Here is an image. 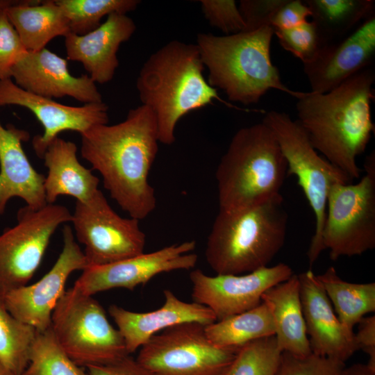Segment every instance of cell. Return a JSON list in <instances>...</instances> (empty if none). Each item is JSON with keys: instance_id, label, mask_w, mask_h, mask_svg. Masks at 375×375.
Segmentation results:
<instances>
[{"instance_id": "6da1fadb", "label": "cell", "mask_w": 375, "mask_h": 375, "mask_svg": "<svg viewBox=\"0 0 375 375\" xmlns=\"http://www.w3.org/2000/svg\"><path fill=\"white\" fill-rule=\"evenodd\" d=\"M81 153L102 177L103 186L131 217L142 220L156 207L149 182L158 151L156 116L144 105L116 124H99L81 135Z\"/></svg>"}, {"instance_id": "d590c367", "label": "cell", "mask_w": 375, "mask_h": 375, "mask_svg": "<svg viewBox=\"0 0 375 375\" xmlns=\"http://www.w3.org/2000/svg\"><path fill=\"white\" fill-rule=\"evenodd\" d=\"M6 7L0 10V81L11 78L12 68L27 51L6 15Z\"/></svg>"}, {"instance_id": "8fae6325", "label": "cell", "mask_w": 375, "mask_h": 375, "mask_svg": "<svg viewBox=\"0 0 375 375\" xmlns=\"http://www.w3.org/2000/svg\"><path fill=\"white\" fill-rule=\"evenodd\" d=\"M69 209L56 203L20 208L17 223L0 234V301L28 285L38 270L56 229L71 222Z\"/></svg>"}, {"instance_id": "ffe728a7", "label": "cell", "mask_w": 375, "mask_h": 375, "mask_svg": "<svg viewBox=\"0 0 375 375\" xmlns=\"http://www.w3.org/2000/svg\"><path fill=\"white\" fill-rule=\"evenodd\" d=\"M165 301L154 310L137 312L112 304L108 312L124 338L129 354L143 346L152 336L175 325L195 322L204 326L217 321L207 307L195 302H185L172 291H163Z\"/></svg>"}, {"instance_id": "b9f144b4", "label": "cell", "mask_w": 375, "mask_h": 375, "mask_svg": "<svg viewBox=\"0 0 375 375\" xmlns=\"http://www.w3.org/2000/svg\"><path fill=\"white\" fill-rule=\"evenodd\" d=\"M0 375H13L5 366L0 362Z\"/></svg>"}, {"instance_id": "f1b7e54d", "label": "cell", "mask_w": 375, "mask_h": 375, "mask_svg": "<svg viewBox=\"0 0 375 375\" xmlns=\"http://www.w3.org/2000/svg\"><path fill=\"white\" fill-rule=\"evenodd\" d=\"M37 332L12 316L0 301V362L13 375H21L27 367Z\"/></svg>"}, {"instance_id": "2e32d148", "label": "cell", "mask_w": 375, "mask_h": 375, "mask_svg": "<svg viewBox=\"0 0 375 375\" xmlns=\"http://www.w3.org/2000/svg\"><path fill=\"white\" fill-rule=\"evenodd\" d=\"M24 107L36 117L44 128L42 135L32 139L35 154L42 158L49 144L63 131L80 135L94 126L108 123V106L103 101L70 106L29 92L17 85L12 78L0 81V106Z\"/></svg>"}, {"instance_id": "7402d4cb", "label": "cell", "mask_w": 375, "mask_h": 375, "mask_svg": "<svg viewBox=\"0 0 375 375\" xmlns=\"http://www.w3.org/2000/svg\"><path fill=\"white\" fill-rule=\"evenodd\" d=\"M30 139L28 131L14 125L3 126L0 121V216L14 197L39 209L46 206L45 176L32 166L22 147Z\"/></svg>"}, {"instance_id": "7c38bea8", "label": "cell", "mask_w": 375, "mask_h": 375, "mask_svg": "<svg viewBox=\"0 0 375 375\" xmlns=\"http://www.w3.org/2000/svg\"><path fill=\"white\" fill-rule=\"evenodd\" d=\"M139 222L119 215L100 190L87 202L76 201L71 219L74 236L84 246L88 267L143 253L146 235Z\"/></svg>"}, {"instance_id": "277c9868", "label": "cell", "mask_w": 375, "mask_h": 375, "mask_svg": "<svg viewBox=\"0 0 375 375\" xmlns=\"http://www.w3.org/2000/svg\"><path fill=\"white\" fill-rule=\"evenodd\" d=\"M274 29L265 26L254 31L215 35L199 33L196 45L208 72L209 85L221 89L229 101L256 104L271 89L297 99L306 92L288 88L273 65L270 47Z\"/></svg>"}, {"instance_id": "d6986e66", "label": "cell", "mask_w": 375, "mask_h": 375, "mask_svg": "<svg viewBox=\"0 0 375 375\" xmlns=\"http://www.w3.org/2000/svg\"><path fill=\"white\" fill-rule=\"evenodd\" d=\"M306 333L312 353L344 362L358 349L354 334L335 314L316 275L308 270L298 275Z\"/></svg>"}, {"instance_id": "ab89813d", "label": "cell", "mask_w": 375, "mask_h": 375, "mask_svg": "<svg viewBox=\"0 0 375 375\" xmlns=\"http://www.w3.org/2000/svg\"><path fill=\"white\" fill-rule=\"evenodd\" d=\"M358 324V332L354 334L357 349L369 356L367 365L375 370V316L364 317Z\"/></svg>"}, {"instance_id": "ac0fdd59", "label": "cell", "mask_w": 375, "mask_h": 375, "mask_svg": "<svg viewBox=\"0 0 375 375\" xmlns=\"http://www.w3.org/2000/svg\"><path fill=\"white\" fill-rule=\"evenodd\" d=\"M12 78L19 88L49 99L68 96L84 104L103 101L88 75L74 76L67 60L47 48L26 51L12 68Z\"/></svg>"}, {"instance_id": "e0dca14e", "label": "cell", "mask_w": 375, "mask_h": 375, "mask_svg": "<svg viewBox=\"0 0 375 375\" xmlns=\"http://www.w3.org/2000/svg\"><path fill=\"white\" fill-rule=\"evenodd\" d=\"M375 56V15L352 32L321 47L315 58L303 64L311 91L325 93L369 67Z\"/></svg>"}, {"instance_id": "74e56055", "label": "cell", "mask_w": 375, "mask_h": 375, "mask_svg": "<svg viewBox=\"0 0 375 375\" xmlns=\"http://www.w3.org/2000/svg\"><path fill=\"white\" fill-rule=\"evenodd\" d=\"M311 16L308 6L301 0H286L271 22L275 30L288 29L298 26Z\"/></svg>"}, {"instance_id": "3957f363", "label": "cell", "mask_w": 375, "mask_h": 375, "mask_svg": "<svg viewBox=\"0 0 375 375\" xmlns=\"http://www.w3.org/2000/svg\"><path fill=\"white\" fill-rule=\"evenodd\" d=\"M204 65L196 44L172 40L149 56L136 81L140 99L154 113L158 140L175 141L178 122L188 112L222 99L203 76Z\"/></svg>"}, {"instance_id": "5b68a950", "label": "cell", "mask_w": 375, "mask_h": 375, "mask_svg": "<svg viewBox=\"0 0 375 375\" xmlns=\"http://www.w3.org/2000/svg\"><path fill=\"white\" fill-rule=\"evenodd\" d=\"M288 214L280 194L257 206L219 210L205 256L216 274H242L267 267L284 245Z\"/></svg>"}, {"instance_id": "9c48e42d", "label": "cell", "mask_w": 375, "mask_h": 375, "mask_svg": "<svg viewBox=\"0 0 375 375\" xmlns=\"http://www.w3.org/2000/svg\"><path fill=\"white\" fill-rule=\"evenodd\" d=\"M356 184L335 183L329 190L322 234L330 258L360 256L375 247V153L364 164Z\"/></svg>"}, {"instance_id": "30bf717a", "label": "cell", "mask_w": 375, "mask_h": 375, "mask_svg": "<svg viewBox=\"0 0 375 375\" xmlns=\"http://www.w3.org/2000/svg\"><path fill=\"white\" fill-rule=\"evenodd\" d=\"M237 351L214 344L204 325L190 322L152 336L135 359L149 375H225Z\"/></svg>"}, {"instance_id": "4316f807", "label": "cell", "mask_w": 375, "mask_h": 375, "mask_svg": "<svg viewBox=\"0 0 375 375\" xmlns=\"http://www.w3.org/2000/svg\"><path fill=\"white\" fill-rule=\"evenodd\" d=\"M316 277L348 332L354 333V326L365 315L375 311V283H356L344 281L333 267Z\"/></svg>"}, {"instance_id": "5bb4252c", "label": "cell", "mask_w": 375, "mask_h": 375, "mask_svg": "<svg viewBox=\"0 0 375 375\" xmlns=\"http://www.w3.org/2000/svg\"><path fill=\"white\" fill-rule=\"evenodd\" d=\"M62 234V249L51 269L36 283L10 292L3 300L12 316L38 332L51 328L52 312L70 274L88 267L72 227L64 224Z\"/></svg>"}, {"instance_id": "d4e9b609", "label": "cell", "mask_w": 375, "mask_h": 375, "mask_svg": "<svg viewBox=\"0 0 375 375\" xmlns=\"http://www.w3.org/2000/svg\"><path fill=\"white\" fill-rule=\"evenodd\" d=\"M6 13L27 51H40L53 38L70 33L55 0L14 1Z\"/></svg>"}, {"instance_id": "60d3db41", "label": "cell", "mask_w": 375, "mask_h": 375, "mask_svg": "<svg viewBox=\"0 0 375 375\" xmlns=\"http://www.w3.org/2000/svg\"><path fill=\"white\" fill-rule=\"evenodd\" d=\"M342 375H375V370L367 365L355 364L348 367H344Z\"/></svg>"}, {"instance_id": "f35d334b", "label": "cell", "mask_w": 375, "mask_h": 375, "mask_svg": "<svg viewBox=\"0 0 375 375\" xmlns=\"http://www.w3.org/2000/svg\"><path fill=\"white\" fill-rule=\"evenodd\" d=\"M85 372L88 375H149L130 355L110 363L88 366Z\"/></svg>"}, {"instance_id": "d6a6232c", "label": "cell", "mask_w": 375, "mask_h": 375, "mask_svg": "<svg viewBox=\"0 0 375 375\" xmlns=\"http://www.w3.org/2000/svg\"><path fill=\"white\" fill-rule=\"evenodd\" d=\"M280 45L303 64L311 62L324 45L315 24L306 21L294 27L274 31Z\"/></svg>"}, {"instance_id": "1f68e13d", "label": "cell", "mask_w": 375, "mask_h": 375, "mask_svg": "<svg viewBox=\"0 0 375 375\" xmlns=\"http://www.w3.org/2000/svg\"><path fill=\"white\" fill-rule=\"evenodd\" d=\"M282 351L274 335L240 347L225 375H276Z\"/></svg>"}, {"instance_id": "836d02e7", "label": "cell", "mask_w": 375, "mask_h": 375, "mask_svg": "<svg viewBox=\"0 0 375 375\" xmlns=\"http://www.w3.org/2000/svg\"><path fill=\"white\" fill-rule=\"evenodd\" d=\"M344 362L311 353L297 356L282 352L276 375H342Z\"/></svg>"}, {"instance_id": "44dd1931", "label": "cell", "mask_w": 375, "mask_h": 375, "mask_svg": "<svg viewBox=\"0 0 375 375\" xmlns=\"http://www.w3.org/2000/svg\"><path fill=\"white\" fill-rule=\"evenodd\" d=\"M133 20L124 13L113 12L94 31L79 35L69 33L65 37L69 60L82 63L96 83L110 81L119 66V46L135 31Z\"/></svg>"}, {"instance_id": "8d00e7d4", "label": "cell", "mask_w": 375, "mask_h": 375, "mask_svg": "<svg viewBox=\"0 0 375 375\" xmlns=\"http://www.w3.org/2000/svg\"><path fill=\"white\" fill-rule=\"evenodd\" d=\"M286 0H241L239 10L245 24L244 31H254L271 22Z\"/></svg>"}, {"instance_id": "f546056e", "label": "cell", "mask_w": 375, "mask_h": 375, "mask_svg": "<svg viewBox=\"0 0 375 375\" xmlns=\"http://www.w3.org/2000/svg\"><path fill=\"white\" fill-rule=\"evenodd\" d=\"M65 17L70 33L83 35L101 24V19L113 12L134 10L138 0H55Z\"/></svg>"}, {"instance_id": "e575fe53", "label": "cell", "mask_w": 375, "mask_h": 375, "mask_svg": "<svg viewBox=\"0 0 375 375\" xmlns=\"http://www.w3.org/2000/svg\"><path fill=\"white\" fill-rule=\"evenodd\" d=\"M201 11L210 26L226 35L245 31V24L234 0H201Z\"/></svg>"}, {"instance_id": "83f0119b", "label": "cell", "mask_w": 375, "mask_h": 375, "mask_svg": "<svg viewBox=\"0 0 375 375\" xmlns=\"http://www.w3.org/2000/svg\"><path fill=\"white\" fill-rule=\"evenodd\" d=\"M205 331L214 344L236 350L251 341L275 335L271 311L263 301L251 310L205 326Z\"/></svg>"}, {"instance_id": "7a4b0ae2", "label": "cell", "mask_w": 375, "mask_h": 375, "mask_svg": "<svg viewBox=\"0 0 375 375\" xmlns=\"http://www.w3.org/2000/svg\"><path fill=\"white\" fill-rule=\"evenodd\" d=\"M374 69L369 67L328 92H306L296 103L297 120L312 146L351 181L360 177L356 160L374 131Z\"/></svg>"}, {"instance_id": "8992f818", "label": "cell", "mask_w": 375, "mask_h": 375, "mask_svg": "<svg viewBox=\"0 0 375 375\" xmlns=\"http://www.w3.org/2000/svg\"><path fill=\"white\" fill-rule=\"evenodd\" d=\"M288 165L272 129L262 122L239 129L215 172L220 210L253 207L280 194Z\"/></svg>"}, {"instance_id": "603a6c76", "label": "cell", "mask_w": 375, "mask_h": 375, "mask_svg": "<svg viewBox=\"0 0 375 375\" xmlns=\"http://www.w3.org/2000/svg\"><path fill=\"white\" fill-rule=\"evenodd\" d=\"M42 159L47 168L44 190L47 204L61 195L71 196L85 203L99 190V179L81 164L75 143L59 137L47 146Z\"/></svg>"}, {"instance_id": "9a60e30c", "label": "cell", "mask_w": 375, "mask_h": 375, "mask_svg": "<svg viewBox=\"0 0 375 375\" xmlns=\"http://www.w3.org/2000/svg\"><path fill=\"white\" fill-rule=\"evenodd\" d=\"M195 247L194 240L185 241L116 262L88 267L73 287L90 296L113 288L133 290L159 274L193 268L198 259L192 253Z\"/></svg>"}, {"instance_id": "7bdbcfd3", "label": "cell", "mask_w": 375, "mask_h": 375, "mask_svg": "<svg viewBox=\"0 0 375 375\" xmlns=\"http://www.w3.org/2000/svg\"><path fill=\"white\" fill-rule=\"evenodd\" d=\"M14 1L0 0V10L11 4Z\"/></svg>"}, {"instance_id": "484cf974", "label": "cell", "mask_w": 375, "mask_h": 375, "mask_svg": "<svg viewBox=\"0 0 375 375\" xmlns=\"http://www.w3.org/2000/svg\"><path fill=\"white\" fill-rule=\"evenodd\" d=\"M323 44L336 42L374 14V0H305Z\"/></svg>"}, {"instance_id": "4fadbf2b", "label": "cell", "mask_w": 375, "mask_h": 375, "mask_svg": "<svg viewBox=\"0 0 375 375\" xmlns=\"http://www.w3.org/2000/svg\"><path fill=\"white\" fill-rule=\"evenodd\" d=\"M293 275L287 264L278 263L244 274H216L211 276L201 269L190 274L193 302L208 308L217 321L244 312L258 306L269 288Z\"/></svg>"}, {"instance_id": "cb8c5ba5", "label": "cell", "mask_w": 375, "mask_h": 375, "mask_svg": "<svg viewBox=\"0 0 375 375\" xmlns=\"http://www.w3.org/2000/svg\"><path fill=\"white\" fill-rule=\"evenodd\" d=\"M262 301L269 307L275 328V338L282 352L297 356L312 353L306 333L298 275L268 289Z\"/></svg>"}, {"instance_id": "52a82bcc", "label": "cell", "mask_w": 375, "mask_h": 375, "mask_svg": "<svg viewBox=\"0 0 375 375\" xmlns=\"http://www.w3.org/2000/svg\"><path fill=\"white\" fill-rule=\"evenodd\" d=\"M51 329L61 349L83 368L130 355L120 332L109 322L100 303L74 287L65 290L58 301Z\"/></svg>"}, {"instance_id": "4dcf8cb0", "label": "cell", "mask_w": 375, "mask_h": 375, "mask_svg": "<svg viewBox=\"0 0 375 375\" xmlns=\"http://www.w3.org/2000/svg\"><path fill=\"white\" fill-rule=\"evenodd\" d=\"M21 375H88L58 344L51 328L37 332L29 362Z\"/></svg>"}, {"instance_id": "ba28073f", "label": "cell", "mask_w": 375, "mask_h": 375, "mask_svg": "<svg viewBox=\"0 0 375 375\" xmlns=\"http://www.w3.org/2000/svg\"><path fill=\"white\" fill-rule=\"evenodd\" d=\"M262 122L272 129L279 143L287 162V176L297 178L313 210L315 229L307 252L311 267L324 250L322 234L329 190L335 183H350L352 181L318 153L299 122L288 114L272 110L265 114Z\"/></svg>"}]
</instances>
